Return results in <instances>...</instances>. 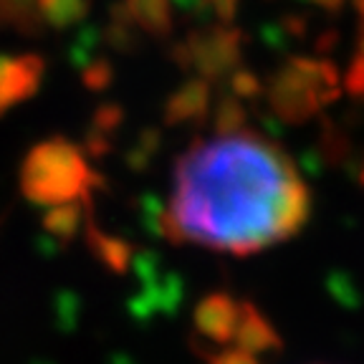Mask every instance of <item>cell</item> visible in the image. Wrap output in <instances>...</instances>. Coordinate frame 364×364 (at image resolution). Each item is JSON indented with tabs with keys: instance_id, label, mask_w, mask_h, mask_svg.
<instances>
[{
	"instance_id": "cell-1",
	"label": "cell",
	"mask_w": 364,
	"mask_h": 364,
	"mask_svg": "<svg viewBox=\"0 0 364 364\" xmlns=\"http://www.w3.org/2000/svg\"><path fill=\"white\" fill-rule=\"evenodd\" d=\"M311 198L296 165L253 132L193 144L175 167L162 230L175 243L250 256L294 238Z\"/></svg>"
},
{
	"instance_id": "cell-2",
	"label": "cell",
	"mask_w": 364,
	"mask_h": 364,
	"mask_svg": "<svg viewBox=\"0 0 364 364\" xmlns=\"http://www.w3.org/2000/svg\"><path fill=\"white\" fill-rule=\"evenodd\" d=\"M86 167L79 152L63 142L41 144L23 167V188L41 203H63L81 193Z\"/></svg>"
},
{
	"instance_id": "cell-3",
	"label": "cell",
	"mask_w": 364,
	"mask_h": 364,
	"mask_svg": "<svg viewBox=\"0 0 364 364\" xmlns=\"http://www.w3.org/2000/svg\"><path fill=\"white\" fill-rule=\"evenodd\" d=\"M38 79V63L36 58H16V61H0V109L18 99L28 97Z\"/></svg>"
},
{
	"instance_id": "cell-4",
	"label": "cell",
	"mask_w": 364,
	"mask_h": 364,
	"mask_svg": "<svg viewBox=\"0 0 364 364\" xmlns=\"http://www.w3.org/2000/svg\"><path fill=\"white\" fill-rule=\"evenodd\" d=\"M218 364H256L253 357L245 352H233V354H225L223 359H218Z\"/></svg>"
}]
</instances>
